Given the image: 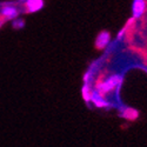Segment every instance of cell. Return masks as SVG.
<instances>
[{
    "mask_svg": "<svg viewBox=\"0 0 147 147\" xmlns=\"http://www.w3.org/2000/svg\"><path fill=\"white\" fill-rule=\"evenodd\" d=\"M122 81V78L121 76L119 74H113L111 77H108L107 79L105 80H101V81H98L96 85H95V90L101 93L102 95H106L108 93L113 92L118 86H120V84Z\"/></svg>",
    "mask_w": 147,
    "mask_h": 147,
    "instance_id": "cell-1",
    "label": "cell"
},
{
    "mask_svg": "<svg viewBox=\"0 0 147 147\" xmlns=\"http://www.w3.org/2000/svg\"><path fill=\"white\" fill-rule=\"evenodd\" d=\"M20 11L14 5H5L0 8V17L4 20H14L18 18Z\"/></svg>",
    "mask_w": 147,
    "mask_h": 147,
    "instance_id": "cell-2",
    "label": "cell"
},
{
    "mask_svg": "<svg viewBox=\"0 0 147 147\" xmlns=\"http://www.w3.org/2000/svg\"><path fill=\"white\" fill-rule=\"evenodd\" d=\"M147 5H146V0H133L132 3V17L133 19H139L141 18L145 12H146Z\"/></svg>",
    "mask_w": 147,
    "mask_h": 147,
    "instance_id": "cell-3",
    "label": "cell"
},
{
    "mask_svg": "<svg viewBox=\"0 0 147 147\" xmlns=\"http://www.w3.org/2000/svg\"><path fill=\"white\" fill-rule=\"evenodd\" d=\"M91 101L94 104L95 107H99V108L109 106V102L105 99V96H104L101 93L98 92L95 88L92 90V93H91Z\"/></svg>",
    "mask_w": 147,
    "mask_h": 147,
    "instance_id": "cell-4",
    "label": "cell"
},
{
    "mask_svg": "<svg viewBox=\"0 0 147 147\" xmlns=\"http://www.w3.org/2000/svg\"><path fill=\"white\" fill-rule=\"evenodd\" d=\"M109 41H111V34H109V32L102 31L98 34L96 39H95V47L98 50H102V48L107 47Z\"/></svg>",
    "mask_w": 147,
    "mask_h": 147,
    "instance_id": "cell-5",
    "label": "cell"
},
{
    "mask_svg": "<svg viewBox=\"0 0 147 147\" xmlns=\"http://www.w3.org/2000/svg\"><path fill=\"white\" fill-rule=\"evenodd\" d=\"M25 9L27 13H34L42 8L44 6V0H25Z\"/></svg>",
    "mask_w": 147,
    "mask_h": 147,
    "instance_id": "cell-6",
    "label": "cell"
},
{
    "mask_svg": "<svg viewBox=\"0 0 147 147\" xmlns=\"http://www.w3.org/2000/svg\"><path fill=\"white\" fill-rule=\"evenodd\" d=\"M91 93H92L91 85L90 84H85L84 87H82V96H84V100L86 102L91 101Z\"/></svg>",
    "mask_w": 147,
    "mask_h": 147,
    "instance_id": "cell-7",
    "label": "cell"
},
{
    "mask_svg": "<svg viewBox=\"0 0 147 147\" xmlns=\"http://www.w3.org/2000/svg\"><path fill=\"white\" fill-rule=\"evenodd\" d=\"M24 26H25V21H24L22 19H14L13 21V27L16 30H21Z\"/></svg>",
    "mask_w": 147,
    "mask_h": 147,
    "instance_id": "cell-8",
    "label": "cell"
},
{
    "mask_svg": "<svg viewBox=\"0 0 147 147\" xmlns=\"http://www.w3.org/2000/svg\"><path fill=\"white\" fill-rule=\"evenodd\" d=\"M125 32H126V28H124V30H121V31H120V32L118 33V35H117V40H118V41H120V40H121V36H124Z\"/></svg>",
    "mask_w": 147,
    "mask_h": 147,
    "instance_id": "cell-9",
    "label": "cell"
},
{
    "mask_svg": "<svg viewBox=\"0 0 147 147\" xmlns=\"http://www.w3.org/2000/svg\"><path fill=\"white\" fill-rule=\"evenodd\" d=\"M3 21H5V20H4L1 17H0V25H1V22H3Z\"/></svg>",
    "mask_w": 147,
    "mask_h": 147,
    "instance_id": "cell-10",
    "label": "cell"
},
{
    "mask_svg": "<svg viewBox=\"0 0 147 147\" xmlns=\"http://www.w3.org/2000/svg\"><path fill=\"white\" fill-rule=\"evenodd\" d=\"M21 1H25V0H21Z\"/></svg>",
    "mask_w": 147,
    "mask_h": 147,
    "instance_id": "cell-11",
    "label": "cell"
}]
</instances>
